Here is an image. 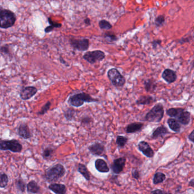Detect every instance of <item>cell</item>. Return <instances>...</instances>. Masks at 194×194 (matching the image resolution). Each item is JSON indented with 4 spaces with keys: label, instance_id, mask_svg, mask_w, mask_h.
Here are the masks:
<instances>
[{
    "label": "cell",
    "instance_id": "6da1fadb",
    "mask_svg": "<svg viewBox=\"0 0 194 194\" xmlns=\"http://www.w3.org/2000/svg\"><path fill=\"white\" fill-rule=\"evenodd\" d=\"M99 102L98 99L93 98L89 94L85 92L77 93L71 95L68 100V103L74 107H80L84 103Z\"/></svg>",
    "mask_w": 194,
    "mask_h": 194
},
{
    "label": "cell",
    "instance_id": "7a4b0ae2",
    "mask_svg": "<svg viewBox=\"0 0 194 194\" xmlns=\"http://www.w3.org/2000/svg\"><path fill=\"white\" fill-rule=\"evenodd\" d=\"M17 17L14 13L0 6V28L8 29L15 24Z\"/></svg>",
    "mask_w": 194,
    "mask_h": 194
},
{
    "label": "cell",
    "instance_id": "3957f363",
    "mask_svg": "<svg viewBox=\"0 0 194 194\" xmlns=\"http://www.w3.org/2000/svg\"><path fill=\"white\" fill-rule=\"evenodd\" d=\"M66 173V169L62 164H57L48 168L45 173V178L50 182L59 180Z\"/></svg>",
    "mask_w": 194,
    "mask_h": 194
},
{
    "label": "cell",
    "instance_id": "277c9868",
    "mask_svg": "<svg viewBox=\"0 0 194 194\" xmlns=\"http://www.w3.org/2000/svg\"><path fill=\"white\" fill-rule=\"evenodd\" d=\"M164 114V107L161 103L155 104L145 116V120L150 123H160Z\"/></svg>",
    "mask_w": 194,
    "mask_h": 194
},
{
    "label": "cell",
    "instance_id": "5b68a950",
    "mask_svg": "<svg viewBox=\"0 0 194 194\" xmlns=\"http://www.w3.org/2000/svg\"><path fill=\"white\" fill-rule=\"evenodd\" d=\"M107 75L111 83L115 88H121L124 86L126 82L125 78L117 68L110 69L107 71Z\"/></svg>",
    "mask_w": 194,
    "mask_h": 194
},
{
    "label": "cell",
    "instance_id": "8992f818",
    "mask_svg": "<svg viewBox=\"0 0 194 194\" xmlns=\"http://www.w3.org/2000/svg\"><path fill=\"white\" fill-rule=\"evenodd\" d=\"M23 149L21 143L17 140H0V150H9L13 152H21Z\"/></svg>",
    "mask_w": 194,
    "mask_h": 194
},
{
    "label": "cell",
    "instance_id": "52a82bcc",
    "mask_svg": "<svg viewBox=\"0 0 194 194\" xmlns=\"http://www.w3.org/2000/svg\"><path fill=\"white\" fill-rule=\"evenodd\" d=\"M106 57L105 53L100 50L94 51H87L84 54L82 58L90 64H95L97 62H101Z\"/></svg>",
    "mask_w": 194,
    "mask_h": 194
},
{
    "label": "cell",
    "instance_id": "ba28073f",
    "mask_svg": "<svg viewBox=\"0 0 194 194\" xmlns=\"http://www.w3.org/2000/svg\"><path fill=\"white\" fill-rule=\"evenodd\" d=\"M69 44L75 50L80 51H87L89 48V40L87 38L76 39L71 38L69 40Z\"/></svg>",
    "mask_w": 194,
    "mask_h": 194
},
{
    "label": "cell",
    "instance_id": "9c48e42d",
    "mask_svg": "<svg viewBox=\"0 0 194 194\" xmlns=\"http://www.w3.org/2000/svg\"><path fill=\"white\" fill-rule=\"evenodd\" d=\"M38 92V89L34 86H28L22 89L19 94L20 97L23 100H27L32 98Z\"/></svg>",
    "mask_w": 194,
    "mask_h": 194
},
{
    "label": "cell",
    "instance_id": "30bf717a",
    "mask_svg": "<svg viewBox=\"0 0 194 194\" xmlns=\"http://www.w3.org/2000/svg\"><path fill=\"white\" fill-rule=\"evenodd\" d=\"M126 158L125 157H121L115 159L113 164H111V169L114 173L119 174L121 173L125 166Z\"/></svg>",
    "mask_w": 194,
    "mask_h": 194
},
{
    "label": "cell",
    "instance_id": "8fae6325",
    "mask_svg": "<svg viewBox=\"0 0 194 194\" xmlns=\"http://www.w3.org/2000/svg\"><path fill=\"white\" fill-rule=\"evenodd\" d=\"M17 133L24 140H28L32 137V135L30 132V129L25 123L21 124L17 128Z\"/></svg>",
    "mask_w": 194,
    "mask_h": 194
},
{
    "label": "cell",
    "instance_id": "7c38bea8",
    "mask_svg": "<svg viewBox=\"0 0 194 194\" xmlns=\"http://www.w3.org/2000/svg\"><path fill=\"white\" fill-rule=\"evenodd\" d=\"M138 149L143 152L144 155L148 158H152L154 155V152L149 145L145 141H141L138 144Z\"/></svg>",
    "mask_w": 194,
    "mask_h": 194
},
{
    "label": "cell",
    "instance_id": "4fadbf2b",
    "mask_svg": "<svg viewBox=\"0 0 194 194\" xmlns=\"http://www.w3.org/2000/svg\"><path fill=\"white\" fill-rule=\"evenodd\" d=\"M88 149L94 155H102L105 152V147L102 143L96 142L91 145Z\"/></svg>",
    "mask_w": 194,
    "mask_h": 194
},
{
    "label": "cell",
    "instance_id": "5bb4252c",
    "mask_svg": "<svg viewBox=\"0 0 194 194\" xmlns=\"http://www.w3.org/2000/svg\"><path fill=\"white\" fill-rule=\"evenodd\" d=\"M162 78L167 83H172L176 80V72L173 70L170 69H166L162 74Z\"/></svg>",
    "mask_w": 194,
    "mask_h": 194
},
{
    "label": "cell",
    "instance_id": "9a60e30c",
    "mask_svg": "<svg viewBox=\"0 0 194 194\" xmlns=\"http://www.w3.org/2000/svg\"><path fill=\"white\" fill-rule=\"evenodd\" d=\"M48 188L56 194H66V186L63 184L52 183L48 186Z\"/></svg>",
    "mask_w": 194,
    "mask_h": 194
},
{
    "label": "cell",
    "instance_id": "2e32d148",
    "mask_svg": "<svg viewBox=\"0 0 194 194\" xmlns=\"http://www.w3.org/2000/svg\"><path fill=\"white\" fill-rule=\"evenodd\" d=\"M96 169L101 173H108L110 169L106 162L102 159H97L95 162Z\"/></svg>",
    "mask_w": 194,
    "mask_h": 194
},
{
    "label": "cell",
    "instance_id": "e0dca14e",
    "mask_svg": "<svg viewBox=\"0 0 194 194\" xmlns=\"http://www.w3.org/2000/svg\"><path fill=\"white\" fill-rule=\"evenodd\" d=\"M155 102V99L149 95H142L139 97V98L136 101V104L140 105H146L151 104Z\"/></svg>",
    "mask_w": 194,
    "mask_h": 194
},
{
    "label": "cell",
    "instance_id": "ac0fdd59",
    "mask_svg": "<svg viewBox=\"0 0 194 194\" xmlns=\"http://www.w3.org/2000/svg\"><path fill=\"white\" fill-rule=\"evenodd\" d=\"M144 126L143 123H133L127 126L125 131L127 133H134L141 130Z\"/></svg>",
    "mask_w": 194,
    "mask_h": 194
},
{
    "label": "cell",
    "instance_id": "d6986e66",
    "mask_svg": "<svg viewBox=\"0 0 194 194\" xmlns=\"http://www.w3.org/2000/svg\"><path fill=\"white\" fill-rule=\"evenodd\" d=\"M190 113L187 111H183L177 117L178 121L183 125H188L190 121Z\"/></svg>",
    "mask_w": 194,
    "mask_h": 194
},
{
    "label": "cell",
    "instance_id": "ffe728a7",
    "mask_svg": "<svg viewBox=\"0 0 194 194\" xmlns=\"http://www.w3.org/2000/svg\"><path fill=\"white\" fill-rule=\"evenodd\" d=\"M144 88L148 92H152L157 88V84L152 79H147L144 82Z\"/></svg>",
    "mask_w": 194,
    "mask_h": 194
},
{
    "label": "cell",
    "instance_id": "44dd1931",
    "mask_svg": "<svg viewBox=\"0 0 194 194\" xmlns=\"http://www.w3.org/2000/svg\"><path fill=\"white\" fill-rule=\"evenodd\" d=\"M40 187L35 180H31L27 185L28 192L31 194H38L40 191Z\"/></svg>",
    "mask_w": 194,
    "mask_h": 194
},
{
    "label": "cell",
    "instance_id": "7402d4cb",
    "mask_svg": "<svg viewBox=\"0 0 194 194\" xmlns=\"http://www.w3.org/2000/svg\"><path fill=\"white\" fill-rule=\"evenodd\" d=\"M168 132L169 131L165 126L163 125L160 126L153 132L152 138H155V139L157 138L160 137L163 135L167 134V133H168Z\"/></svg>",
    "mask_w": 194,
    "mask_h": 194
},
{
    "label": "cell",
    "instance_id": "603a6c76",
    "mask_svg": "<svg viewBox=\"0 0 194 194\" xmlns=\"http://www.w3.org/2000/svg\"><path fill=\"white\" fill-rule=\"evenodd\" d=\"M169 126L172 130L175 132H179L181 130V125L178 121L174 119H169L167 120Z\"/></svg>",
    "mask_w": 194,
    "mask_h": 194
},
{
    "label": "cell",
    "instance_id": "cb8c5ba5",
    "mask_svg": "<svg viewBox=\"0 0 194 194\" xmlns=\"http://www.w3.org/2000/svg\"><path fill=\"white\" fill-rule=\"evenodd\" d=\"M78 171L82 175V176H84L87 180H90V176L89 173L85 165L82 164H79L78 166Z\"/></svg>",
    "mask_w": 194,
    "mask_h": 194
},
{
    "label": "cell",
    "instance_id": "d4e9b609",
    "mask_svg": "<svg viewBox=\"0 0 194 194\" xmlns=\"http://www.w3.org/2000/svg\"><path fill=\"white\" fill-rule=\"evenodd\" d=\"M103 38L106 43H111L113 42H117L118 40V37L115 34L111 32L105 33L103 35Z\"/></svg>",
    "mask_w": 194,
    "mask_h": 194
},
{
    "label": "cell",
    "instance_id": "484cf974",
    "mask_svg": "<svg viewBox=\"0 0 194 194\" xmlns=\"http://www.w3.org/2000/svg\"><path fill=\"white\" fill-rule=\"evenodd\" d=\"M185 111L183 108H170L166 111V114L171 117H177L180 114Z\"/></svg>",
    "mask_w": 194,
    "mask_h": 194
},
{
    "label": "cell",
    "instance_id": "4316f807",
    "mask_svg": "<svg viewBox=\"0 0 194 194\" xmlns=\"http://www.w3.org/2000/svg\"><path fill=\"white\" fill-rule=\"evenodd\" d=\"M76 111L72 108H68L64 112V116L68 121H71L75 119Z\"/></svg>",
    "mask_w": 194,
    "mask_h": 194
},
{
    "label": "cell",
    "instance_id": "83f0119b",
    "mask_svg": "<svg viewBox=\"0 0 194 194\" xmlns=\"http://www.w3.org/2000/svg\"><path fill=\"white\" fill-rule=\"evenodd\" d=\"M166 179V176L164 174L162 173L158 172L155 174L153 178V183L155 185H157L159 183H161L163 181H164Z\"/></svg>",
    "mask_w": 194,
    "mask_h": 194
},
{
    "label": "cell",
    "instance_id": "f1b7e54d",
    "mask_svg": "<svg viewBox=\"0 0 194 194\" xmlns=\"http://www.w3.org/2000/svg\"><path fill=\"white\" fill-rule=\"evenodd\" d=\"M98 25L102 30H109L113 28V25L110 22L106 19H102L99 21Z\"/></svg>",
    "mask_w": 194,
    "mask_h": 194
},
{
    "label": "cell",
    "instance_id": "f546056e",
    "mask_svg": "<svg viewBox=\"0 0 194 194\" xmlns=\"http://www.w3.org/2000/svg\"><path fill=\"white\" fill-rule=\"evenodd\" d=\"M9 182V178L7 174L0 173V188H5Z\"/></svg>",
    "mask_w": 194,
    "mask_h": 194
},
{
    "label": "cell",
    "instance_id": "4dcf8cb0",
    "mask_svg": "<svg viewBox=\"0 0 194 194\" xmlns=\"http://www.w3.org/2000/svg\"><path fill=\"white\" fill-rule=\"evenodd\" d=\"M127 141H128V138L125 137L123 136H117L116 142H117V145L119 147L122 148L123 147H124Z\"/></svg>",
    "mask_w": 194,
    "mask_h": 194
},
{
    "label": "cell",
    "instance_id": "1f68e13d",
    "mask_svg": "<svg viewBox=\"0 0 194 194\" xmlns=\"http://www.w3.org/2000/svg\"><path fill=\"white\" fill-rule=\"evenodd\" d=\"M15 185H16V187L18 189V191H21V192H24L26 190V185L22 179H17L16 180Z\"/></svg>",
    "mask_w": 194,
    "mask_h": 194
},
{
    "label": "cell",
    "instance_id": "d6a6232c",
    "mask_svg": "<svg viewBox=\"0 0 194 194\" xmlns=\"http://www.w3.org/2000/svg\"><path fill=\"white\" fill-rule=\"evenodd\" d=\"M51 106V102L48 101V102H47V103L42 107V108H41V110L39 111V112H38L37 114H38V115H40V116L44 115V114H46V113L49 111V109H50Z\"/></svg>",
    "mask_w": 194,
    "mask_h": 194
},
{
    "label": "cell",
    "instance_id": "836d02e7",
    "mask_svg": "<svg viewBox=\"0 0 194 194\" xmlns=\"http://www.w3.org/2000/svg\"><path fill=\"white\" fill-rule=\"evenodd\" d=\"M53 152H54V150L52 148L47 147L46 149L44 150L43 154H42L43 158L45 159H48L52 157Z\"/></svg>",
    "mask_w": 194,
    "mask_h": 194
},
{
    "label": "cell",
    "instance_id": "e575fe53",
    "mask_svg": "<svg viewBox=\"0 0 194 194\" xmlns=\"http://www.w3.org/2000/svg\"><path fill=\"white\" fill-rule=\"evenodd\" d=\"M165 21V18L164 15H158L157 18H155V23L157 27H161L164 24Z\"/></svg>",
    "mask_w": 194,
    "mask_h": 194
},
{
    "label": "cell",
    "instance_id": "d590c367",
    "mask_svg": "<svg viewBox=\"0 0 194 194\" xmlns=\"http://www.w3.org/2000/svg\"><path fill=\"white\" fill-rule=\"evenodd\" d=\"M48 23L50 24V25H51L52 26L55 28V29H59L61 28L62 26V24L60 23H57L56 22H55L52 19L51 17H48Z\"/></svg>",
    "mask_w": 194,
    "mask_h": 194
},
{
    "label": "cell",
    "instance_id": "8d00e7d4",
    "mask_svg": "<svg viewBox=\"0 0 194 194\" xmlns=\"http://www.w3.org/2000/svg\"><path fill=\"white\" fill-rule=\"evenodd\" d=\"M0 53L1 54L9 55L10 53L9 46L8 45H5V46H3L0 47Z\"/></svg>",
    "mask_w": 194,
    "mask_h": 194
},
{
    "label": "cell",
    "instance_id": "74e56055",
    "mask_svg": "<svg viewBox=\"0 0 194 194\" xmlns=\"http://www.w3.org/2000/svg\"><path fill=\"white\" fill-rule=\"evenodd\" d=\"M92 121L93 119L92 117L89 116H85L84 117L81 119V123L82 124H84V125H89L92 122Z\"/></svg>",
    "mask_w": 194,
    "mask_h": 194
},
{
    "label": "cell",
    "instance_id": "f35d334b",
    "mask_svg": "<svg viewBox=\"0 0 194 194\" xmlns=\"http://www.w3.org/2000/svg\"><path fill=\"white\" fill-rule=\"evenodd\" d=\"M132 177L135 179H139L140 178V174H139V171L135 170V169L133 170L132 171Z\"/></svg>",
    "mask_w": 194,
    "mask_h": 194
},
{
    "label": "cell",
    "instance_id": "ab89813d",
    "mask_svg": "<svg viewBox=\"0 0 194 194\" xmlns=\"http://www.w3.org/2000/svg\"><path fill=\"white\" fill-rule=\"evenodd\" d=\"M161 40H154L152 42L153 48L155 49L158 46H160V45H161Z\"/></svg>",
    "mask_w": 194,
    "mask_h": 194
},
{
    "label": "cell",
    "instance_id": "60d3db41",
    "mask_svg": "<svg viewBox=\"0 0 194 194\" xmlns=\"http://www.w3.org/2000/svg\"><path fill=\"white\" fill-rule=\"evenodd\" d=\"M150 194H171L170 193H167L166 192L162 191L161 190H155L154 191H152Z\"/></svg>",
    "mask_w": 194,
    "mask_h": 194
},
{
    "label": "cell",
    "instance_id": "b9f144b4",
    "mask_svg": "<svg viewBox=\"0 0 194 194\" xmlns=\"http://www.w3.org/2000/svg\"><path fill=\"white\" fill-rule=\"evenodd\" d=\"M54 29H55V28H54L53 26H51V25H50V26H47V27L45 28V33H50V32H51V31H53Z\"/></svg>",
    "mask_w": 194,
    "mask_h": 194
},
{
    "label": "cell",
    "instance_id": "7bdbcfd3",
    "mask_svg": "<svg viewBox=\"0 0 194 194\" xmlns=\"http://www.w3.org/2000/svg\"><path fill=\"white\" fill-rule=\"evenodd\" d=\"M84 24H85L87 26H90L91 25V20L89 18H86L84 19Z\"/></svg>",
    "mask_w": 194,
    "mask_h": 194
},
{
    "label": "cell",
    "instance_id": "ee69618b",
    "mask_svg": "<svg viewBox=\"0 0 194 194\" xmlns=\"http://www.w3.org/2000/svg\"><path fill=\"white\" fill-rule=\"evenodd\" d=\"M188 138L190 139V140L194 143V130L191 132L190 135H189Z\"/></svg>",
    "mask_w": 194,
    "mask_h": 194
},
{
    "label": "cell",
    "instance_id": "f6af8a7d",
    "mask_svg": "<svg viewBox=\"0 0 194 194\" xmlns=\"http://www.w3.org/2000/svg\"><path fill=\"white\" fill-rule=\"evenodd\" d=\"M59 60H60V63H61V64H65V65H66L67 66H69L68 64H67L68 63H66V60H64V59H63L61 56H60Z\"/></svg>",
    "mask_w": 194,
    "mask_h": 194
},
{
    "label": "cell",
    "instance_id": "bcb514c9",
    "mask_svg": "<svg viewBox=\"0 0 194 194\" xmlns=\"http://www.w3.org/2000/svg\"><path fill=\"white\" fill-rule=\"evenodd\" d=\"M189 186L191 187H194V179H192L189 183Z\"/></svg>",
    "mask_w": 194,
    "mask_h": 194
},
{
    "label": "cell",
    "instance_id": "7dc6e473",
    "mask_svg": "<svg viewBox=\"0 0 194 194\" xmlns=\"http://www.w3.org/2000/svg\"><path fill=\"white\" fill-rule=\"evenodd\" d=\"M191 67H192V68H194V60L192 62V63H191Z\"/></svg>",
    "mask_w": 194,
    "mask_h": 194
},
{
    "label": "cell",
    "instance_id": "c3c4849f",
    "mask_svg": "<svg viewBox=\"0 0 194 194\" xmlns=\"http://www.w3.org/2000/svg\"></svg>",
    "mask_w": 194,
    "mask_h": 194
}]
</instances>
